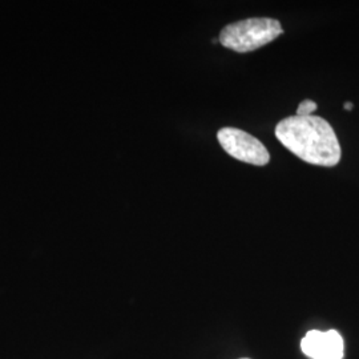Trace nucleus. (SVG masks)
<instances>
[{"label":"nucleus","mask_w":359,"mask_h":359,"mask_svg":"<svg viewBox=\"0 0 359 359\" xmlns=\"http://www.w3.org/2000/svg\"><path fill=\"white\" fill-rule=\"evenodd\" d=\"M276 137L311 165L335 167L342 156L333 127L320 116H289L277 124Z\"/></svg>","instance_id":"1"},{"label":"nucleus","mask_w":359,"mask_h":359,"mask_svg":"<svg viewBox=\"0 0 359 359\" xmlns=\"http://www.w3.org/2000/svg\"><path fill=\"white\" fill-rule=\"evenodd\" d=\"M283 34V26L277 19L250 18L224 27L218 40L228 50L246 53L269 44Z\"/></svg>","instance_id":"2"},{"label":"nucleus","mask_w":359,"mask_h":359,"mask_svg":"<svg viewBox=\"0 0 359 359\" xmlns=\"http://www.w3.org/2000/svg\"><path fill=\"white\" fill-rule=\"evenodd\" d=\"M218 142L226 154L250 165L264 167L270 161V154L265 145L250 133L237 128L218 130Z\"/></svg>","instance_id":"3"},{"label":"nucleus","mask_w":359,"mask_h":359,"mask_svg":"<svg viewBox=\"0 0 359 359\" xmlns=\"http://www.w3.org/2000/svg\"><path fill=\"white\" fill-rule=\"evenodd\" d=\"M301 350L311 359H342L344 338L335 330L309 332L301 341Z\"/></svg>","instance_id":"4"},{"label":"nucleus","mask_w":359,"mask_h":359,"mask_svg":"<svg viewBox=\"0 0 359 359\" xmlns=\"http://www.w3.org/2000/svg\"><path fill=\"white\" fill-rule=\"evenodd\" d=\"M317 109V103L313 100H304L297 108V116H311Z\"/></svg>","instance_id":"5"},{"label":"nucleus","mask_w":359,"mask_h":359,"mask_svg":"<svg viewBox=\"0 0 359 359\" xmlns=\"http://www.w3.org/2000/svg\"><path fill=\"white\" fill-rule=\"evenodd\" d=\"M345 108H346L347 111H351V109H353V108H354V104L346 103V104H345Z\"/></svg>","instance_id":"6"},{"label":"nucleus","mask_w":359,"mask_h":359,"mask_svg":"<svg viewBox=\"0 0 359 359\" xmlns=\"http://www.w3.org/2000/svg\"><path fill=\"white\" fill-rule=\"evenodd\" d=\"M244 359H246V358H244Z\"/></svg>","instance_id":"7"}]
</instances>
